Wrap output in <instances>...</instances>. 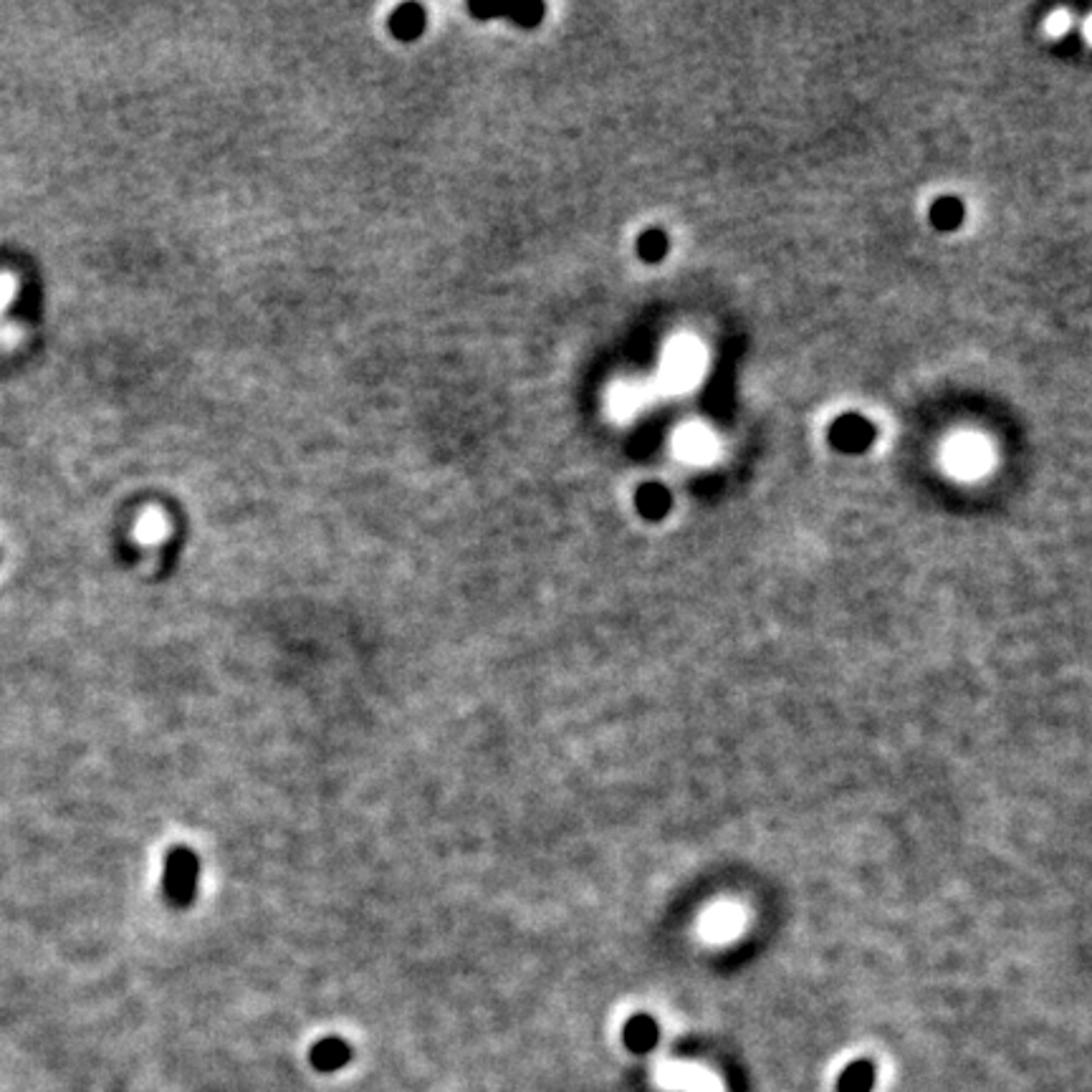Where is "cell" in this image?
I'll use <instances>...</instances> for the list:
<instances>
[{
  "label": "cell",
  "mask_w": 1092,
  "mask_h": 1092,
  "mask_svg": "<svg viewBox=\"0 0 1092 1092\" xmlns=\"http://www.w3.org/2000/svg\"><path fill=\"white\" fill-rule=\"evenodd\" d=\"M872 440L870 422L858 415L840 417L832 427V443L842 450H863Z\"/></svg>",
  "instance_id": "6"
},
{
  "label": "cell",
  "mask_w": 1092,
  "mask_h": 1092,
  "mask_svg": "<svg viewBox=\"0 0 1092 1092\" xmlns=\"http://www.w3.org/2000/svg\"><path fill=\"white\" fill-rule=\"evenodd\" d=\"M200 860L190 848H172L162 870V893L175 908H188L198 895Z\"/></svg>",
  "instance_id": "1"
},
{
  "label": "cell",
  "mask_w": 1092,
  "mask_h": 1092,
  "mask_svg": "<svg viewBox=\"0 0 1092 1092\" xmlns=\"http://www.w3.org/2000/svg\"><path fill=\"white\" fill-rule=\"evenodd\" d=\"M625 1045L637 1054L650 1052L658 1045V1024L650 1017H632L625 1024Z\"/></svg>",
  "instance_id": "7"
},
{
  "label": "cell",
  "mask_w": 1092,
  "mask_h": 1092,
  "mask_svg": "<svg viewBox=\"0 0 1092 1092\" xmlns=\"http://www.w3.org/2000/svg\"><path fill=\"white\" fill-rule=\"evenodd\" d=\"M703 367V352L695 341L681 339L676 341L666 354V367H663V382L671 390H685L693 385Z\"/></svg>",
  "instance_id": "2"
},
{
  "label": "cell",
  "mask_w": 1092,
  "mask_h": 1092,
  "mask_svg": "<svg viewBox=\"0 0 1092 1092\" xmlns=\"http://www.w3.org/2000/svg\"><path fill=\"white\" fill-rule=\"evenodd\" d=\"M309 1059L318 1072H336V1069L347 1067L352 1062V1046L341 1037H326V1040H318L312 1046Z\"/></svg>",
  "instance_id": "4"
},
{
  "label": "cell",
  "mask_w": 1092,
  "mask_h": 1092,
  "mask_svg": "<svg viewBox=\"0 0 1092 1092\" xmlns=\"http://www.w3.org/2000/svg\"><path fill=\"white\" fill-rule=\"evenodd\" d=\"M713 435L705 427L700 425H688L678 432L676 438V450L682 461L690 463H703L713 455Z\"/></svg>",
  "instance_id": "5"
},
{
  "label": "cell",
  "mask_w": 1092,
  "mask_h": 1092,
  "mask_svg": "<svg viewBox=\"0 0 1092 1092\" xmlns=\"http://www.w3.org/2000/svg\"><path fill=\"white\" fill-rule=\"evenodd\" d=\"M645 400H648V393H645V390H640V387L635 385H622L612 393L609 405H612V410L617 412V415H630L632 410L645 405Z\"/></svg>",
  "instance_id": "10"
},
{
  "label": "cell",
  "mask_w": 1092,
  "mask_h": 1092,
  "mask_svg": "<svg viewBox=\"0 0 1092 1092\" xmlns=\"http://www.w3.org/2000/svg\"><path fill=\"white\" fill-rule=\"evenodd\" d=\"M637 506H640V511H643L645 516L660 518L668 511V506H671V494H668L663 486L650 484L637 494Z\"/></svg>",
  "instance_id": "9"
},
{
  "label": "cell",
  "mask_w": 1092,
  "mask_h": 1092,
  "mask_svg": "<svg viewBox=\"0 0 1092 1092\" xmlns=\"http://www.w3.org/2000/svg\"><path fill=\"white\" fill-rule=\"evenodd\" d=\"M872 1085H875V1067L860 1059L842 1072L837 1080V1092H870Z\"/></svg>",
  "instance_id": "8"
},
{
  "label": "cell",
  "mask_w": 1092,
  "mask_h": 1092,
  "mask_svg": "<svg viewBox=\"0 0 1092 1092\" xmlns=\"http://www.w3.org/2000/svg\"><path fill=\"white\" fill-rule=\"evenodd\" d=\"M931 218L939 228H956L958 223H961L963 208H961V203H958V200L944 198V200H939V203L933 205Z\"/></svg>",
  "instance_id": "11"
},
{
  "label": "cell",
  "mask_w": 1092,
  "mask_h": 1092,
  "mask_svg": "<svg viewBox=\"0 0 1092 1092\" xmlns=\"http://www.w3.org/2000/svg\"><path fill=\"white\" fill-rule=\"evenodd\" d=\"M666 248H668L666 235L658 233V230L643 235V240H640V253H643L645 258H650V261H658V258L666 253Z\"/></svg>",
  "instance_id": "12"
},
{
  "label": "cell",
  "mask_w": 1092,
  "mask_h": 1092,
  "mask_svg": "<svg viewBox=\"0 0 1092 1092\" xmlns=\"http://www.w3.org/2000/svg\"><path fill=\"white\" fill-rule=\"evenodd\" d=\"M991 463V450L984 440L961 438L954 440L949 448V466L958 476H978Z\"/></svg>",
  "instance_id": "3"
}]
</instances>
